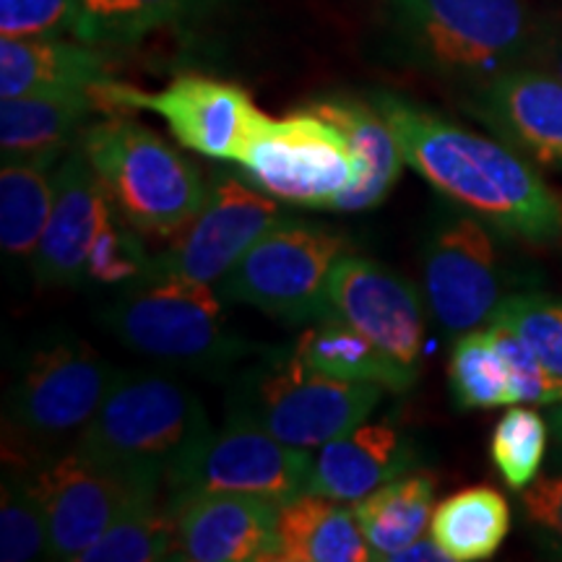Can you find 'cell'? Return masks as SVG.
Here are the masks:
<instances>
[{"instance_id":"obj_1","label":"cell","mask_w":562,"mask_h":562,"mask_svg":"<svg viewBox=\"0 0 562 562\" xmlns=\"http://www.w3.org/2000/svg\"><path fill=\"white\" fill-rule=\"evenodd\" d=\"M368 97L391 123L406 165L442 199L513 240L542 248L562 240V199L533 161L396 91Z\"/></svg>"},{"instance_id":"obj_2","label":"cell","mask_w":562,"mask_h":562,"mask_svg":"<svg viewBox=\"0 0 562 562\" xmlns=\"http://www.w3.org/2000/svg\"><path fill=\"white\" fill-rule=\"evenodd\" d=\"M550 24L531 0H383L381 50L461 91L529 66Z\"/></svg>"},{"instance_id":"obj_3","label":"cell","mask_w":562,"mask_h":562,"mask_svg":"<svg viewBox=\"0 0 562 562\" xmlns=\"http://www.w3.org/2000/svg\"><path fill=\"white\" fill-rule=\"evenodd\" d=\"M201 398L149 370H121L74 448L133 482L167 490L209 438Z\"/></svg>"},{"instance_id":"obj_4","label":"cell","mask_w":562,"mask_h":562,"mask_svg":"<svg viewBox=\"0 0 562 562\" xmlns=\"http://www.w3.org/2000/svg\"><path fill=\"white\" fill-rule=\"evenodd\" d=\"M79 146L110 206L138 235L170 240L206 201L199 167L128 112L83 128Z\"/></svg>"},{"instance_id":"obj_5","label":"cell","mask_w":562,"mask_h":562,"mask_svg":"<svg viewBox=\"0 0 562 562\" xmlns=\"http://www.w3.org/2000/svg\"><path fill=\"white\" fill-rule=\"evenodd\" d=\"M117 372L87 341L53 339L26 357L5 398V459L37 469L74 446L100 412Z\"/></svg>"},{"instance_id":"obj_6","label":"cell","mask_w":562,"mask_h":562,"mask_svg":"<svg viewBox=\"0 0 562 562\" xmlns=\"http://www.w3.org/2000/svg\"><path fill=\"white\" fill-rule=\"evenodd\" d=\"M222 294L206 281L149 273L102 311V326L138 355L195 370H220L248 355L229 334Z\"/></svg>"},{"instance_id":"obj_7","label":"cell","mask_w":562,"mask_h":562,"mask_svg":"<svg viewBox=\"0 0 562 562\" xmlns=\"http://www.w3.org/2000/svg\"><path fill=\"white\" fill-rule=\"evenodd\" d=\"M381 396V385L339 381L286 349L245 372L229 406L286 446L315 451L368 419Z\"/></svg>"},{"instance_id":"obj_8","label":"cell","mask_w":562,"mask_h":562,"mask_svg":"<svg viewBox=\"0 0 562 562\" xmlns=\"http://www.w3.org/2000/svg\"><path fill=\"white\" fill-rule=\"evenodd\" d=\"M347 250L341 232L281 220L222 279L220 294L286 323L318 321L331 313L328 277Z\"/></svg>"},{"instance_id":"obj_9","label":"cell","mask_w":562,"mask_h":562,"mask_svg":"<svg viewBox=\"0 0 562 562\" xmlns=\"http://www.w3.org/2000/svg\"><path fill=\"white\" fill-rule=\"evenodd\" d=\"M91 97L104 115L154 112L182 149L237 165H243L252 138L269 117L240 83L203 74H182L157 91L110 79L91 89Z\"/></svg>"},{"instance_id":"obj_10","label":"cell","mask_w":562,"mask_h":562,"mask_svg":"<svg viewBox=\"0 0 562 562\" xmlns=\"http://www.w3.org/2000/svg\"><path fill=\"white\" fill-rule=\"evenodd\" d=\"M240 167L245 180L271 199L305 209H334L357 178L347 136L307 108L266 117Z\"/></svg>"},{"instance_id":"obj_11","label":"cell","mask_w":562,"mask_h":562,"mask_svg":"<svg viewBox=\"0 0 562 562\" xmlns=\"http://www.w3.org/2000/svg\"><path fill=\"white\" fill-rule=\"evenodd\" d=\"M422 279L427 307L448 336L487 326L505 300L490 224L463 209L435 222L422 252Z\"/></svg>"},{"instance_id":"obj_12","label":"cell","mask_w":562,"mask_h":562,"mask_svg":"<svg viewBox=\"0 0 562 562\" xmlns=\"http://www.w3.org/2000/svg\"><path fill=\"white\" fill-rule=\"evenodd\" d=\"M313 461V451L286 446L248 414L229 406L220 432H209L167 492H240L286 503L305 492Z\"/></svg>"},{"instance_id":"obj_13","label":"cell","mask_w":562,"mask_h":562,"mask_svg":"<svg viewBox=\"0 0 562 562\" xmlns=\"http://www.w3.org/2000/svg\"><path fill=\"white\" fill-rule=\"evenodd\" d=\"M279 222L277 199L237 175H214L199 214L154 256L149 273H175L214 284Z\"/></svg>"},{"instance_id":"obj_14","label":"cell","mask_w":562,"mask_h":562,"mask_svg":"<svg viewBox=\"0 0 562 562\" xmlns=\"http://www.w3.org/2000/svg\"><path fill=\"white\" fill-rule=\"evenodd\" d=\"M30 482L45 513L50 558L70 562H79L138 492L161 490L133 482L74 446L32 469Z\"/></svg>"},{"instance_id":"obj_15","label":"cell","mask_w":562,"mask_h":562,"mask_svg":"<svg viewBox=\"0 0 562 562\" xmlns=\"http://www.w3.org/2000/svg\"><path fill=\"white\" fill-rule=\"evenodd\" d=\"M328 311L368 336L398 368L419 375L425 305L412 281L372 258L344 252L328 277Z\"/></svg>"},{"instance_id":"obj_16","label":"cell","mask_w":562,"mask_h":562,"mask_svg":"<svg viewBox=\"0 0 562 562\" xmlns=\"http://www.w3.org/2000/svg\"><path fill=\"white\" fill-rule=\"evenodd\" d=\"M461 108L521 157L562 172V79L537 63L461 91Z\"/></svg>"},{"instance_id":"obj_17","label":"cell","mask_w":562,"mask_h":562,"mask_svg":"<svg viewBox=\"0 0 562 562\" xmlns=\"http://www.w3.org/2000/svg\"><path fill=\"white\" fill-rule=\"evenodd\" d=\"M175 518L170 560H279L277 501L240 492H180L167 497Z\"/></svg>"},{"instance_id":"obj_18","label":"cell","mask_w":562,"mask_h":562,"mask_svg":"<svg viewBox=\"0 0 562 562\" xmlns=\"http://www.w3.org/2000/svg\"><path fill=\"white\" fill-rule=\"evenodd\" d=\"M108 209V195L76 144L55 170L50 220L32 258L40 286H81L89 279V252Z\"/></svg>"},{"instance_id":"obj_19","label":"cell","mask_w":562,"mask_h":562,"mask_svg":"<svg viewBox=\"0 0 562 562\" xmlns=\"http://www.w3.org/2000/svg\"><path fill=\"white\" fill-rule=\"evenodd\" d=\"M417 459V446L409 435L385 422H360L321 448L305 492L351 505L396 476L414 472Z\"/></svg>"},{"instance_id":"obj_20","label":"cell","mask_w":562,"mask_h":562,"mask_svg":"<svg viewBox=\"0 0 562 562\" xmlns=\"http://www.w3.org/2000/svg\"><path fill=\"white\" fill-rule=\"evenodd\" d=\"M347 136L357 157V178L336 199V211H368L389 199L404 170V151L383 112L368 94H328L307 104Z\"/></svg>"},{"instance_id":"obj_21","label":"cell","mask_w":562,"mask_h":562,"mask_svg":"<svg viewBox=\"0 0 562 562\" xmlns=\"http://www.w3.org/2000/svg\"><path fill=\"white\" fill-rule=\"evenodd\" d=\"M112 79L108 47L76 37H0V100L42 91H91Z\"/></svg>"},{"instance_id":"obj_22","label":"cell","mask_w":562,"mask_h":562,"mask_svg":"<svg viewBox=\"0 0 562 562\" xmlns=\"http://www.w3.org/2000/svg\"><path fill=\"white\" fill-rule=\"evenodd\" d=\"M94 110L91 91H42L0 100L3 165L30 161L53 167L70 151L74 138Z\"/></svg>"},{"instance_id":"obj_23","label":"cell","mask_w":562,"mask_h":562,"mask_svg":"<svg viewBox=\"0 0 562 562\" xmlns=\"http://www.w3.org/2000/svg\"><path fill=\"white\" fill-rule=\"evenodd\" d=\"M281 562H368L375 560L349 503L302 492L277 513Z\"/></svg>"},{"instance_id":"obj_24","label":"cell","mask_w":562,"mask_h":562,"mask_svg":"<svg viewBox=\"0 0 562 562\" xmlns=\"http://www.w3.org/2000/svg\"><path fill=\"white\" fill-rule=\"evenodd\" d=\"M290 349L305 364L339 381L372 383L393 393L409 391L417 383L412 372L398 368L368 336L336 313L311 321Z\"/></svg>"},{"instance_id":"obj_25","label":"cell","mask_w":562,"mask_h":562,"mask_svg":"<svg viewBox=\"0 0 562 562\" xmlns=\"http://www.w3.org/2000/svg\"><path fill=\"white\" fill-rule=\"evenodd\" d=\"M435 482L427 472H406L351 503L357 524L375 560H391L414 539L425 537L435 510Z\"/></svg>"},{"instance_id":"obj_26","label":"cell","mask_w":562,"mask_h":562,"mask_svg":"<svg viewBox=\"0 0 562 562\" xmlns=\"http://www.w3.org/2000/svg\"><path fill=\"white\" fill-rule=\"evenodd\" d=\"M430 533L453 562L495 558L510 533V503L487 484L467 487L435 505Z\"/></svg>"},{"instance_id":"obj_27","label":"cell","mask_w":562,"mask_h":562,"mask_svg":"<svg viewBox=\"0 0 562 562\" xmlns=\"http://www.w3.org/2000/svg\"><path fill=\"white\" fill-rule=\"evenodd\" d=\"M222 0H83V40L128 47L161 30H182L216 11Z\"/></svg>"},{"instance_id":"obj_28","label":"cell","mask_w":562,"mask_h":562,"mask_svg":"<svg viewBox=\"0 0 562 562\" xmlns=\"http://www.w3.org/2000/svg\"><path fill=\"white\" fill-rule=\"evenodd\" d=\"M55 201L47 165L11 161L0 170V248L11 261L34 258Z\"/></svg>"},{"instance_id":"obj_29","label":"cell","mask_w":562,"mask_h":562,"mask_svg":"<svg viewBox=\"0 0 562 562\" xmlns=\"http://www.w3.org/2000/svg\"><path fill=\"white\" fill-rule=\"evenodd\" d=\"M161 490H144L133 497L117 521L81 554L79 562H154L170 560L175 518Z\"/></svg>"},{"instance_id":"obj_30","label":"cell","mask_w":562,"mask_h":562,"mask_svg":"<svg viewBox=\"0 0 562 562\" xmlns=\"http://www.w3.org/2000/svg\"><path fill=\"white\" fill-rule=\"evenodd\" d=\"M448 385L456 406L463 412L513 406L508 364L490 326L456 336L448 362Z\"/></svg>"},{"instance_id":"obj_31","label":"cell","mask_w":562,"mask_h":562,"mask_svg":"<svg viewBox=\"0 0 562 562\" xmlns=\"http://www.w3.org/2000/svg\"><path fill=\"white\" fill-rule=\"evenodd\" d=\"M550 427L524 404L508 406L490 440V459L513 492H524L542 474Z\"/></svg>"},{"instance_id":"obj_32","label":"cell","mask_w":562,"mask_h":562,"mask_svg":"<svg viewBox=\"0 0 562 562\" xmlns=\"http://www.w3.org/2000/svg\"><path fill=\"white\" fill-rule=\"evenodd\" d=\"M50 558V539L30 476L5 469L0 492V560L30 562Z\"/></svg>"},{"instance_id":"obj_33","label":"cell","mask_w":562,"mask_h":562,"mask_svg":"<svg viewBox=\"0 0 562 562\" xmlns=\"http://www.w3.org/2000/svg\"><path fill=\"white\" fill-rule=\"evenodd\" d=\"M490 323H503L533 351L542 368L562 383V297L518 292L501 302Z\"/></svg>"},{"instance_id":"obj_34","label":"cell","mask_w":562,"mask_h":562,"mask_svg":"<svg viewBox=\"0 0 562 562\" xmlns=\"http://www.w3.org/2000/svg\"><path fill=\"white\" fill-rule=\"evenodd\" d=\"M151 261L154 256L146 252L138 232L110 206L91 245L89 279L100 284H133L149 277Z\"/></svg>"},{"instance_id":"obj_35","label":"cell","mask_w":562,"mask_h":562,"mask_svg":"<svg viewBox=\"0 0 562 562\" xmlns=\"http://www.w3.org/2000/svg\"><path fill=\"white\" fill-rule=\"evenodd\" d=\"M0 37L83 40V0H0Z\"/></svg>"},{"instance_id":"obj_36","label":"cell","mask_w":562,"mask_h":562,"mask_svg":"<svg viewBox=\"0 0 562 562\" xmlns=\"http://www.w3.org/2000/svg\"><path fill=\"white\" fill-rule=\"evenodd\" d=\"M495 334L503 360L508 364L510 375V402L513 404H539L554 406L562 404V383L542 368L533 351L503 323H487Z\"/></svg>"},{"instance_id":"obj_37","label":"cell","mask_w":562,"mask_h":562,"mask_svg":"<svg viewBox=\"0 0 562 562\" xmlns=\"http://www.w3.org/2000/svg\"><path fill=\"white\" fill-rule=\"evenodd\" d=\"M521 513L537 544L562 560V459L521 492Z\"/></svg>"},{"instance_id":"obj_38","label":"cell","mask_w":562,"mask_h":562,"mask_svg":"<svg viewBox=\"0 0 562 562\" xmlns=\"http://www.w3.org/2000/svg\"><path fill=\"white\" fill-rule=\"evenodd\" d=\"M389 562H453L442 547L435 542V537H419L412 544H406L402 552H396Z\"/></svg>"},{"instance_id":"obj_39","label":"cell","mask_w":562,"mask_h":562,"mask_svg":"<svg viewBox=\"0 0 562 562\" xmlns=\"http://www.w3.org/2000/svg\"><path fill=\"white\" fill-rule=\"evenodd\" d=\"M533 63L547 70H552L554 76H560L562 79V26H550V32H547V37L542 42V47H539V55Z\"/></svg>"},{"instance_id":"obj_40","label":"cell","mask_w":562,"mask_h":562,"mask_svg":"<svg viewBox=\"0 0 562 562\" xmlns=\"http://www.w3.org/2000/svg\"><path fill=\"white\" fill-rule=\"evenodd\" d=\"M550 425L554 435H558V440L562 442V404H554V409L550 412Z\"/></svg>"}]
</instances>
